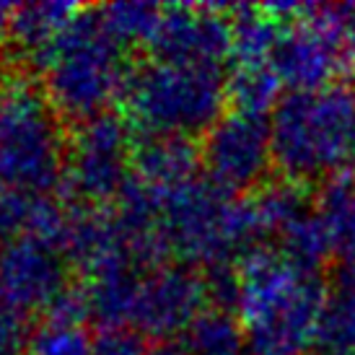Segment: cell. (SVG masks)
Here are the masks:
<instances>
[{"mask_svg":"<svg viewBox=\"0 0 355 355\" xmlns=\"http://www.w3.org/2000/svg\"><path fill=\"white\" fill-rule=\"evenodd\" d=\"M200 158L207 179L228 195L239 198L247 189L262 187L270 166H275L270 119L231 109L207 130Z\"/></svg>","mask_w":355,"mask_h":355,"instance_id":"ba28073f","label":"cell"},{"mask_svg":"<svg viewBox=\"0 0 355 355\" xmlns=\"http://www.w3.org/2000/svg\"><path fill=\"white\" fill-rule=\"evenodd\" d=\"M146 335L135 327H99L91 335V355H148Z\"/></svg>","mask_w":355,"mask_h":355,"instance_id":"d4e9b609","label":"cell"},{"mask_svg":"<svg viewBox=\"0 0 355 355\" xmlns=\"http://www.w3.org/2000/svg\"><path fill=\"white\" fill-rule=\"evenodd\" d=\"M148 355H187L184 353V347H182V343H158V345L150 347Z\"/></svg>","mask_w":355,"mask_h":355,"instance_id":"f546056e","label":"cell"},{"mask_svg":"<svg viewBox=\"0 0 355 355\" xmlns=\"http://www.w3.org/2000/svg\"><path fill=\"white\" fill-rule=\"evenodd\" d=\"M161 236L168 254L202 270L241 262L265 241L252 200L198 177L161 192Z\"/></svg>","mask_w":355,"mask_h":355,"instance_id":"3957f363","label":"cell"},{"mask_svg":"<svg viewBox=\"0 0 355 355\" xmlns=\"http://www.w3.org/2000/svg\"><path fill=\"white\" fill-rule=\"evenodd\" d=\"M29 355H91V335L83 324L44 319L34 329Z\"/></svg>","mask_w":355,"mask_h":355,"instance_id":"cb8c5ba5","label":"cell"},{"mask_svg":"<svg viewBox=\"0 0 355 355\" xmlns=\"http://www.w3.org/2000/svg\"><path fill=\"white\" fill-rule=\"evenodd\" d=\"M280 80L270 65H236L228 78V104L236 112H247L257 117L272 114L280 96Z\"/></svg>","mask_w":355,"mask_h":355,"instance_id":"7402d4cb","label":"cell"},{"mask_svg":"<svg viewBox=\"0 0 355 355\" xmlns=\"http://www.w3.org/2000/svg\"><path fill=\"white\" fill-rule=\"evenodd\" d=\"M13 13H16V6H10V3H0V42L10 34V21H13Z\"/></svg>","mask_w":355,"mask_h":355,"instance_id":"f1b7e54d","label":"cell"},{"mask_svg":"<svg viewBox=\"0 0 355 355\" xmlns=\"http://www.w3.org/2000/svg\"><path fill=\"white\" fill-rule=\"evenodd\" d=\"M277 254L304 275H319V270L327 265V259L335 257L324 228L316 220L314 210L306 213L304 218H298L296 223H291L277 236Z\"/></svg>","mask_w":355,"mask_h":355,"instance_id":"ffe728a7","label":"cell"},{"mask_svg":"<svg viewBox=\"0 0 355 355\" xmlns=\"http://www.w3.org/2000/svg\"><path fill=\"white\" fill-rule=\"evenodd\" d=\"M44 78V94L60 117L86 122L122 96L130 70L125 47L101 24L96 8L83 10L31 62Z\"/></svg>","mask_w":355,"mask_h":355,"instance_id":"277c9868","label":"cell"},{"mask_svg":"<svg viewBox=\"0 0 355 355\" xmlns=\"http://www.w3.org/2000/svg\"><path fill=\"white\" fill-rule=\"evenodd\" d=\"M31 337L29 316L0 306V355H29Z\"/></svg>","mask_w":355,"mask_h":355,"instance_id":"4316f807","label":"cell"},{"mask_svg":"<svg viewBox=\"0 0 355 355\" xmlns=\"http://www.w3.org/2000/svg\"><path fill=\"white\" fill-rule=\"evenodd\" d=\"M143 272L135 265H114L89 275L83 293L91 319L99 327L130 324Z\"/></svg>","mask_w":355,"mask_h":355,"instance_id":"2e32d148","label":"cell"},{"mask_svg":"<svg viewBox=\"0 0 355 355\" xmlns=\"http://www.w3.org/2000/svg\"><path fill=\"white\" fill-rule=\"evenodd\" d=\"M70 288V262L52 239L21 234L0 249V306L47 314Z\"/></svg>","mask_w":355,"mask_h":355,"instance_id":"9c48e42d","label":"cell"},{"mask_svg":"<svg viewBox=\"0 0 355 355\" xmlns=\"http://www.w3.org/2000/svg\"><path fill=\"white\" fill-rule=\"evenodd\" d=\"M345 52V42L316 16V6H298V16L277 34L267 65L288 91L324 89L343 68Z\"/></svg>","mask_w":355,"mask_h":355,"instance_id":"30bf717a","label":"cell"},{"mask_svg":"<svg viewBox=\"0 0 355 355\" xmlns=\"http://www.w3.org/2000/svg\"><path fill=\"white\" fill-rule=\"evenodd\" d=\"M314 216L322 223L332 254L343 265L355 262V171H340L319 184Z\"/></svg>","mask_w":355,"mask_h":355,"instance_id":"9a60e30c","label":"cell"},{"mask_svg":"<svg viewBox=\"0 0 355 355\" xmlns=\"http://www.w3.org/2000/svg\"><path fill=\"white\" fill-rule=\"evenodd\" d=\"M316 16L345 42L347 50H355V3H337V6H316Z\"/></svg>","mask_w":355,"mask_h":355,"instance_id":"83f0119b","label":"cell"},{"mask_svg":"<svg viewBox=\"0 0 355 355\" xmlns=\"http://www.w3.org/2000/svg\"><path fill=\"white\" fill-rule=\"evenodd\" d=\"M236 314L249 355H304L311 347L329 288L304 275L277 249L259 247L239 262Z\"/></svg>","mask_w":355,"mask_h":355,"instance_id":"6da1fadb","label":"cell"},{"mask_svg":"<svg viewBox=\"0 0 355 355\" xmlns=\"http://www.w3.org/2000/svg\"><path fill=\"white\" fill-rule=\"evenodd\" d=\"M207 304L210 301L202 272L177 265L150 267L140 277L130 327H135L146 337L171 343L174 335L187 332Z\"/></svg>","mask_w":355,"mask_h":355,"instance_id":"8fae6325","label":"cell"},{"mask_svg":"<svg viewBox=\"0 0 355 355\" xmlns=\"http://www.w3.org/2000/svg\"><path fill=\"white\" fill-rule=\"evenodd\" d=\"M231 26H234V60L236 65H267L272 47L277 42L275 19H270L265 8H231Z\"/></svg>","mask_w":355,"mask_h":355,"instance_id":"44dd1931","label":"cell"},{"mask_svg":"<svg viewBox=\"0 0 355 355\" xmlns=\"http://www.w3.org/2000/svg\"><path fill=\"white\" fill-rule=\"evenodd\" d=\"M34 200L37 198H26L19 192L0 189V249L29 231Z\"/></svg>","mask_w":355,"mask_h":355,"instance_id":"484cf974","label":"cell"},{"mask_svg":"<svg viewBox=\"0 0 355 355\" xmlns=\"http://www.w3.org/2000/svg\"><path fill=\"white\" fill-rule=\"evenodd\" d=\"M272 161L288 182H314L345 171L355 158V86L288 91L270 114Z\"/></svg>","mask_w":355,"mask_h":355,"instance_id":"7a4b0ae2","label":"cell"},{"mask_svg":"<svg viewBox=\"0 0 355 355\" xmlns=\"http://www.w3.org/2000/svg\"><path fill=\"white\" fill-rule=\"evenodd\" d=\"M119 101L130 128L140 130V135L205 138L226 114L228 78L220 70L153 58L130 70Z\"/></svg>","mask_w":355,"mask_h":355,"instance_id":"8992f818","label":"cell"},{"mask_svg":"<svg viewBox=\"0 0 355 355\" xmlns=\"http://www.w3.org/2000/svg\"><path fill=\"white\" fill-rule=\"evenodd\" d=\"M254 216L259 220V228L265 239L280 236L291 223H296L298 218H304L309 210V195H306L304 184L298 182H272V184H262L257 198H252Z\"/></svg>","mask_w":355,"mask_h":355,"instance_id":"d6986e66","label":"cell"},{"mask_svg":"<svg viewBox=\"0 0 355 355\" xmlns=\"http://www.w3.org/2000/svg\"><path fill=\"white\" fill-rule=\"evenodd\" d=\"M104 29L122 44V47H135V44H150L156 37L164 8L153 3H112L104 8H96Z\"/></svg>","mask_w":355,"mask_h":355,"instance_id":"603a6c76","label":"cell"},{"mask_svg":"<svg viewBox=\"0 0 355 355\" xmlns=\"http://www.w3.org/2000/svg\"><path fill=\"white\" fill-rule=\"evenodd\" d=\"M353 80H355V58H353Z\"/></svg>","mask_w":355,"mask_h":355,"instance_id":"4dcf8cb0","label":"cell"},{"mask_svg":"<svg viewBox=\"0 0 355 355\" xmlns=\"http://www.w3.org/2000/svg\"><path fill=\"white\" fill-rule=\"evenodd\" d=\"M78 13L80 8L73 3H24L16 6L8 37L34 62Z\"/></svg>","mask_w":355,"mask_h":355,"instance_id":"e0dca14e","label":"cell"},{"mask_svg":"<svg viewBox=\"0 0 355 355\" xmlns=\"http://www.w3.org/2000/svg\"><path fill=\"white\" fill-rule=\"evenodd\" d=\"M78 125L68 146L62 187L80 205L109 207L132 179V128L112 112Z\"/></svg>","mask_w":355,"mask_h":355,"instance_id":"52a82bcc","label":"cell"},{"mask_svg":"<svg viewBox=\"0 0 355 355\" xmlns=\"http://www.w3.org/2000/svg\"><path fill=\"white\" fill-rule=\"evenodd\" d=\"M153 58L189 68H213L234 58L231 16L216 6H171L150 42Z\"/></svg>","mask_w":355,"mask_h":355,"instance_id":"7c38bea8","label":"cell"},{"mask_svg":"<svg viewBox=\"0 0 355 355\" xmlns=\"http://www.w3.org/2000/svg\"><path fill=\"white\" fill-rule=\"evenodd\" d=\"M200 161V150L192 146V140L140 135L132 146V177L166 192L195 179Z\"/></svg>","mask_w":355,"mask_h":355,"instance_id":"4fadbf2b","label":"cell"},{"mask_svg":"<svg viewBox=\"0 0 355 355\" xmlns=\"http://www.w3.org/2000/svg\"><path fill=\"white\" fill-rule=\"evenodd\" d=\"M62 117L29 76L0 80V189L52 198L68 164Z\"/></svg>","mask_w":355,"mask_h":355,"instance_id":"5b68a950","label":"cell"},{"mask_svg":"<svg viewBox=\"0 0 355 355\" xmlns=\"http://www.w3.org/2000/svg\"><path fill=\"white\" fill-rule=\"evenodd\" d=\"M187 355H249L247 332L234 311L205 309L182 335Z\"/></svg>","mask_w":355,"mask_h":355,"instance_id":"ac0fdd59","label":"cell"},{"mask_svg":"<svg viewBox=\"0 0 355 355\" xmlns=\"http://www.w3.org/2000/svg\"><path fill=\"white\" fill-rule=\"evenodd\" d=\"M309 355H355V262L332 277Z\"/></svg>","mask_w":355,"mask_h":355,"instance_id":"5bb4252c","label":"cell"}]
</instances>
